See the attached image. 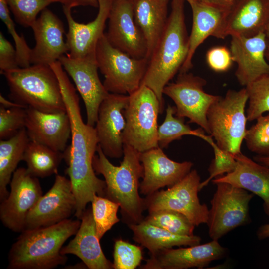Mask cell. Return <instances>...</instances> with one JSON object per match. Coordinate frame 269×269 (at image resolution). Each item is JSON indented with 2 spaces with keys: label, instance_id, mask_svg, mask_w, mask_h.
<instances>
[{
  "label": "cell",
  "instance_id": "cell-23",
  "mask_svg": "<svg viewBox=\"0 0 269 269\" xmlns=\"http://www.w3.org/2000/svg\"><path fill=\"white\" fill-rule=\"evenodd\" d=\"M192 11L193 23L189 36V50L180 72H187L193 64L197 48L209 36L224 39V29L228 11L197 0L189 2Z\"/></svg>",
  "mask_w": 269,
  "mask_h": 269
},
{
  "label": "cell",
  "instance_id": "cell-3",
  "mask_svg": "<svg viewBox=\"0 0 269 269\" xmlns=\"http://www.w3.org/2000/svg\"><path fill=\"white\" fill-rule=\"evenodd\" d=\"M184 0H172L166 27L149 59L141 84L150 88L156 95L160 114L164 109L163 89L180 71L188 53Z\"/></svg>",
  "mask_w": 269,
  "mask_h": 269
},
{
  "label": "cell",
  "instance_id": "cell-1",
  "mask_svg": "<svg viewBox=\"0 0 269 269\" xmlns=\"http://www.w3.org/2000/svg\"><path fill=\"white\" fill-rule=\"evenodd\" d=\"M54 71L71 122V143L63 152L64 159L68 166L65 173L69 176L76 201L74 216L80 219L95 194L105 197L106 183L96 176L93 166L98 145L95 127L83 121L78 96L67 73L60 66Z\"/></svg>",
  "mask_w": 269,
  "mask_h": 269
},
{
  "label": "cell",
  "instance_id": "cell-27",
  "mask_svg": "<svg viewBox=\"0 0 269 269\" xmlns=\"http://www.w3.org/2000/svg\"><path fill=\"white\" fill-rule=\"evenodd\" d=\"M169 0H135V22L146 41V58L149 59L166 27Z\"/></svg>",
  "mask_w": 269,
  "mask_h": 269
},
{
  "label": "cell",
  "instance_id": "cell-51",
  "mask_svg": "<svg viewBox=\"0 0 269 269\" xmlns=\"http://www.w3.org/2000/svg\"><path fill=\"white\" fill-rule=\"evenodd\" d=\"M132 0V1H134V0Z\"/></svg>",
  "mask_w": 269,
  "mask_h": 269
},
{
  "label": "cell",
  "instance_id": "cell-30",
  "mask_svg": "<svg viewBox=\"0 0 269 269\" xmlns=\"http://www.w3.org/2000/svg\"><path fill=\"white\" fill-rule=\"evenodd\" d=\"M63 159V152L29 140L22 160L25 162L27 169L32 175L38 178H45L57 174L59 166Z\"/></svg>",
  "mask_w": 269,
  "mask_h": 269
},
{
  "label": "cell",
  "instance_id": "cell-42",
  "mask_svg": "<svg viewBox=\"0 0 269 269\" xmlns=\"http://www.w3.org/2000/svg\"><path fill=\"white\" fill-rule=\"evenodd\" d=\"M20 67L17 51L11 43L0 32V69L3 72Z\"/></svg>",
  "mask_w": 269,
  "mask_h": 269
},
{
  "label": "cell",
  "instance_id": "cell-2",
  "mask_svg": "<svg viewBox=\"0 0 269 269\" xmlns=\"http://www.w3.org/2000/svg\"><path fill=\"white\" fill-rule=\"evenodd\" d=\"M93 160L95 173L101 174L106 183L105 197L120 205L123 218L128 224L144 220V199L138 192L139 180L143 176V167L140 152L124 144L123 159L120 166H115L108 159L98 145Z\"/></svg>",
  "mask_w": 269,
  "mask_h": 269
},
{
  "label": "cell",
  "instance_id": "cell-6",
  "mask_svg": "<svg viewBox=\"0 0 269 269\" xmlns=\"http://www.w3.org/2000/svg\"><path fill=\"white\" fill-rule=\"evenodd\" d=\"M248 101L246 88L229 90L210 107L207 114L209 134L219 148L234 156L241 153L247 131L245 108Z\"/></svg>",
  "mask_w": 269,
  "mask_h": 269
},
{
  "label": "cell",
  "instance_id": "cell-34",
  "mask_svg": "<svg viewBox=\"0 0 269 269\" xmlns=\"http://www.w3.org/2000/svg\"><path fill=\"white\" fill-rule=\"evenodd\" d=\"M91 203L96 233L100 240L106 232L119 221L117 212L120 205L97 194L94 195Z\"/></svg>",
  "mask_w": 269,
  "mask_h": 269
},
{
  "label": "cell",
  "instance_id": "cell-47",
  "mask_svg": "<svg viewBox=\"0 0 269 269\" xmlns=\"http://www.w3.org/2000/svg\"><path fill=\"white\" fill-rule=\"evenodd\" d=\"M254 160L260 164L269 167V156L257 155L254 157Z\"/></svg>",
  "mask_w": 269,
  "mask_h": 269
},
{
  "label": "cell",
  "instance_id": "cell-17",
  "mask_svg": "<svg viewBox=\"0 0 269 269\" xmlns=\"http://www.w3.org/2000/svg\"><path fill=\"white\" fill-rule=\"evenodd\" d=\"M226 248L218 240H212L203 244L189 247L164 249L151 254L142 269H186L196 267L203 269L213 261L223 257Z\"/></svg>",
  "mask_w": 269,
  "mask_h": 269
},
{
  "label": "cell",
  "instance_id": "cell-19",
  "mask_svg": "<svg viewBox=\"0 0 269 269\" xmlns=\"http://www.w3.org/2000/svg\"><path fill=\"white\" fill-rule=\"evenodd\" d=\"M267 38L264 32L251 37L231 36L230 50L237 65L235 76L247 86L259 77L269 74V64L265 52Z\"/></svg>",
  "mask_w": 269,
  "mask_h": 269
},
{
  "label": "cell",
  "instance_id": "cell-45",
  "mask_svg": "<svg viewBox=\"0 0 269 269\" xmlns=\"http://www.w3.org/2000/svg\"><path fill=\"white\" fill-rule=\"evenodd\" d=\"M257 236L259 240L269 238V223L260 226L257 231Z\"/></svg>",
  "mask_w": 269,
  "mask_h": 269
},
{
  "label": "cell",
  "instance_id": "cell-33",
  "mask_svg": "<svg viewBox=\"0 0 269 269\" xmlns=\"http://www.w3.org/2000/svg\"><path fill=\"white\" fill-rule=\"evenodd\" d=\"M144 220L178 235L192 236L195 226L184 215L172 210H161L149 213Z\"/></svg>",
  "mask_w": 269,
  "mask_h": 269
},
{
  "label": "cell",
  "instance_id": "cell-10",
  "mask_svg": "<svg viewBox=\"0 0 269 269\" xmlns=\"http://www.w3.org/2000/svg\"><path fill=\"white\" fill-rule=\"evenodd\" d=\"M200 177L192 170L181 180L165 190L156 191L144 199L149 213L161 210L179 212L195 226L207 223L209 209L201 204L198 196Z\"/></svg>",
  "mask_w": 269,
  "mask_h": 269
},
{
  "label": "cell",
  "instance_id": "cell-44",
  "mask_svg": "<svg viewBox=\"0 0 269 269\" xmlns=\"http://www.w3.org/2000/svg\"><path fill=\"white\" fill-rule=\"evenodd\" d=\"M223 10L229 11L238 0H200Z\"/></svg>",
  "mask_w": 269,
  "mask_h": 269
},
{
  "label": "cell",
  "instance_id": "cell-31",
  "mask_svg": "<svg viewBox=\"0 0 269 269\" xmlns=\"http://www.w3.org/2000/svg\"><path fill=\"white\" fill-rule=\"evenodd\" d=\"M176 107L168 105L162 124L158 127L157 140L159 147L166 148L173 141L180 139L184 135H193L203 139L208 143L212 140L211 136L206 135L201 128L195 130L184 123V118L175 116Z\"/></svg>",
  "mask_w": 269,
  "mask_h": 269
},
{
  "label": "cell",
  "instance_id": "cell-40",
  "mask_svg": "<svg viewBox=\"0 0 269 269\" xmlns=\"http://www.w3.org/2000/svg\"><path fill=\"white\" fill-rule=\"evenodd\" d=\"M210 145L213 149L214 158L208 169L209 177L200 183V191L212 179L233 171L236 166L237 162L234 155L219 148L214 141Z\"/></svg>",
  "mask_w": 269,
  "mask_h": 269
},
{
  "label": "cell",
  "instance_id": "cell-12",
  "mask_svg": "<svg viewBox=\"0 0 269 269\" xmlns=\"http://www.w3.org/2000/svg\"><path fill=\"white\" fill-rule=\"evenodd\" d=\"M10 186L8 196L0 202V219L5 227L21 233L29 212L43 195L42 190L38 177L22 167L14 172Z\"/></svg>",
  "mask_w": 269,
  "mask_h": 269
},
{
  "label": "cell",
  "instance_id": "cell-49",
  "mask_svg": "<svg viewBox=\"0 0 269 269\" xmlns=\"http://www.w3.org/2000/svg\"><path fill=\"white\" fill-rule=\"evenodd\" d=\"M266 59L269 60V40L267 39V47L265 52Z\"/></svg>",
  "mask_w": 269,
  "mask_h": 269
},
{
  "label": "cell",
  "instance_id": "cell-41",
  "mask_svg": "<svg viewBox=\"0 0 269 269\" xmlns=\"http://www.w3.org/2000/svg\"><path fill=\"white\" fill-rule=\"evenodd\" d=\"M206 61L209 67L217 72L227 71L233 62L230 49L223 46L210 49L206 53Z\"/></svg>",
  "mask_w": 269,
  "mask_h": 269
},
{
  "label": "cell",
  "instance_id": "cell-48",
  "mask_svg": "<svg viewBox=\"0 0 269 269\" xmlns=\"http://www.w3.org/2000/svg\"><path fill=\"white\" fill-rule=\"evenodd\" d=\"M264 32L265 34L267 39L269 40V19L266 25Z\"/></svg>",
  "mask_w": 269,
  "mask_h": 269
},
{
  "label": "cell",
  "instance_id": "cell-8",
  "mask_svg": "<svg viewBox=\"0 0 269 269\" xmlns=\"http://www.w3.org/2000/svg\"><path fill=\"white\" fill-rule=\"evenodd\" d=\"M96 61L104 76L103 85L110 93L130 95L141 86L149 60L134 58L113 47L105 33L98 41Z\"/></svg>",
  "mask_w": 269,
  "mask_h": 269
},
{
  "label": "cell",
  "instance_id": "cell-25",
  "mask_svg": "<svg viewBox=\"0 0 269 269\" xmlns=\"http://www.w3.org/2000/svg\"><path fill=\"white\" fill-rule=\"evenodd\" d=\"M235 158L237 162L235 169L212 179V183H227L258 196L263 201L264 212L269 216V167L241 152L235 155Z\"/></svg>",
  "mask_w": 269,
  "mask_h": 269
},
{
  "label": "cell",
  "instance_id": "cell-14",
  "mask_svg": "<svg viewBox=\"0 0 269 269\" xmlns=\"http://www.w3.org/2000/svg\"><path fill=\"white\" fill-rule=\"evenodd\" d=\"M134 1L112 0L105 35L115 48L133 58H144L147 55V43L134 20Z\"/></svg>",
  "mask_w": 269,
  "mask_h": 269
},
{
  "label": "cell",
  "instance_id": "cell-50",
  "mask_svg": "<svg viewBox=\"0 0 269 269\" xmlns=\"http://www.w3.org/2000/svg\"><path fill=\"white\" fill-rule=\"evenodd\" d=\"M186 0L187 1H188V2H191V1H195V0Z\"/></svg>",
  "mask_w": 269,
  "mask_h": 269
},
{
  "label": "cell",
  "instance_id": "cell-5",
  "mask_svg": "<svg viewBox=\"0 0 269 269\" xmlns=\"http://www.w3.org/2000/svg\"><path fill=\"white\" fill-rule=\"evenodd\" d=\"M1 74L7 81L12 101L42 112L66 111L59 80L50 65L32 64Z\"/></svg>",
  "mask_w": 269,
  "mask_h": 269
},
{
  "label": "cell",
  "instance_id": "cell-9",
  "mask_svg": "<svg viewBox=\"0 0 269 269\" xmlns=\"http://www.w3.org/2000/svg\"><path fill=\"white\" fill-rule=\"evenodd\" d=\"M207 224L210 237L218 240L233 229L250 220L249 204L254 194L225 182L215 184Z\"/></svg>",
  "mask_w": 269,
  "mask_h": 269
},
{
  "label": "cell",
  "instance_id": "cell-38",
  "mask_svg": "<svg viewBox=\"0 0 269 269\" xmlns=\"http://www.w3.org/2000/svg\"><path fill=\"white\" fill-rule=\"evenodd\" d=\"M26 108L0 106V138L8 139L25 128Z\"/></svg>",
  "mask_w": 269,
  "mask_h": 269
},
{
  "label": "cell",
  "instance_id": "cell-7",
  "mask_svg": "<svg viewBox=\"0 0 269 269\" xmlns=\"http://www.w3.org/2000/svg\"><path fill=\"white\" fill-rule=\"evenodd\" d=\"M160 106L155 93L142 85L129 95L124 110L126 121L123 132L124 144L143 152L158 147L157 119Z\"/></svg>",
  "mask_w": 269,
  "mask_h": 269
},
{
  "label": "cell",
  "instance_id": "cell-37",
  "mask_svg": "<svg viewBox=\"0 0 269 269\" xmlns=\"http://www.w3.org/2000/svg\"><path fill=\"white\" fill-rule=\"evenodd\" d=\"M114 269H134L143 259L141 247L122 239L115 240L113 253Z\"/></svg>",
  "mask_w": 269,
  "mask_h": 269
},
{
  "label": "cell",
  "instance_id": "cell-46",
  "mask_svg": "<svg viewBox=\"0 0 269 269\" xmlns=\"http://www.w3.org/2000/svg\"><path fill=\"white\" fill-rule=\"evenodd\" d=\"M0 105L6 108H11L14 107H23L26 108L22 105L19 104L12 101V100H9L6 99L1 95V94H0Z\"/></svg>",
  "mask_w": 269,
  "mask_h": 269
},
{
  "label": "cell",
  "instance_id": "cell-29",
  "mask_svg": "<svg viewBox=\"0 0 269 269\" xmlns=\"http://www.w3.org/2000/svg\"><path fill=\"white\" fill-rule=\"evenodd\" d=\"M29 141L25 128L13 136L0 141V201L7 198V185L17 169Z\"/></svg>",
  "mask_w": 269,
  "mask_h": 269
},
{
  "label": "cell",
  "instance_id": "cell-43",
  "mask_svg": "<svg viewBox=\"0 0 269 269\" xmlns=\"http://www.w3.org/2000/svg\"><path fill=\"white\" fill-rule=\"evenodd\" d=\"M54 2H59L63 6H67L72 8L77 6H90L94 7H98V0H52Z\"/></svg>",
  "mask_w": 269,
  "mask_h": 269
},
{
  "label": "cell",
  "instance_id": "cell-28",
  "mask_svg": "<svg viewBox=\"0 0 269 269\" xmlns=\"http://www.w3.org/2000/svg\"><path fill=\"white\" fill-rule=\"evenodd\" d=\"M128 226L133 233V239L147 248L151 254L174 246L196 245L201 241L199 236L174 234L144 220L139 223L129 224Z\"/></svg>",
  "mask_w": 269,
  "mask_h": 269
},
{
  "label": "cell",
  "instance_id": "cell-18",
  "mask_svg": "<svg viewBox=\"0 0 269 269\" xmlns=\"http://www.w3.org/2000/svg\"><path fill=\"white\" fill-rule=\"evenodd\" d=\"M140 160L144 171L140 192L146 196L177 183L191 171L193 165L190 161L172 160L159 146L140 152Z\"/></svg>",
  "mask_w": 269,
  "mask_h": 269
},
{
  "label": "cell",
  "instance_id": "cell-4",
  "mask_svg": "<svg viewBox=\"0 0 269 269\" xmlns=\"http://www.w3.org/2000/svg\"><path fill=\"white\" fill-rule=\"evenodd\" d=\"M80 219H67L57 224L21 232L8 254L9 269H51L68 259L61 250L77 232Z\"/></svg>",
  "mask_w": 269,
  "mask_h": 269
},
{
  "label": "cell",
  "instance_id": "cell-20",
  "mask_svg": "<svg viewBox=\"0 0 269 269\" xmlns=\"http://www.w3.org/2000/svg\"><path fill=\"white\" fill-rule=\"evenodd\" d=\"M25 128L30 141L61 152L67 148L71 125L67 111L48 113L27 108Z\"/></svg>",
  "mask_w": 269,
  "mask_h": 269
},
{
  "label": "cell",
  "instance_id": "cell-26",
  "mask_svg": "<svg viewBox=\"0 0 269 269\" xmlns=\"http://www.w3.org/2000/svg\"><path fill=\"white\" fill-rule=\"evenodd\" d=\"M269 19V0H238L229 10L225 37H251L264 32Z\"/></svg>",
  "mask_w": 269,
  "mask_h": 269
},
{
  "label": "cell",
  "instance_id": "cell-36",
  "mask_svg": "<svg viewBox=\"0 0 269 269\" xmlns=\"http://www.w3.org/2000/svg\"><path fill=\"white\" fill-rule=\"evenodd\" d=\"M15 19L25 27H31L38 14L50 4L52 0H6Z\"/></svg>",
  "mask_w": 269,
  "mask_h": 269
},
{
  "label": "cell",
  "instance_id": "cell-24",
  "mask_svg": "<svg viewBox=\"0 0 269 269\" xmlns=\"http://www.w3.org/2000/svg\"><path fill=\"white\" fill-rule=\"evenodd\" d=\"M75 237L61 250L62 255L72 254L79 258L89 269H112L113 263L105 257L97 236L92 208L83 212Z\"/></svg>",
  "mask_w": 269,
  "mask_h": 269
},
{
  "label": "cell",
  "instance_id": "cell-15",
  "mask_svg": "<svg viewBox=\"0 0 269 269\" xmlns=\"http://www.w3.org/2000/svg\"><path fill=\"white\" fill-rule=\"evenodd\" d=\"M129 101L128 95L109 93L100 105L95 129L98 145L107 157L119 158L123 155L124 110Z\"/></svg>",
  "mask_w": 269,
  "mask_h": 269
},
{
  "label": "cell",
  "instance_id": "cell-35",
  "mask_svg": "<svg viewBox=\"0 0 269 269\" xmlns=\"http://www.w3.org/2000/svg\"><path fill=\"white\" fill-rule=\"evenodd\" d=\"M247 130L244 140L248 149L259 156H269V112L261 115Z\"/></svg>",
  "mask_w": 269,
  "mask_h": 269
},
{
  "label": "cell",
  "instance_id": "cell-22",
  "mask_svg": "<svg viewBox=\"0 0 269 269\" xmlns=\"http://www.w3.org/2000/svg\"><path fill=\"white\" fill-rule=\"evenodd\" d=\"M113 0H98V12L95 19L84 24L76 21L71 13V8L63 6V11L68 26L66 43L67 54L72 58H82L96 53L99 40L104 34L106 22Z\"/></svg>",
  "mask_w": 269,
  "mask_h": 269
},
{
  "label": "cell",
  "instance_id": "cell-21",
  "mask_svg": "<svg viewBox=\"0 0 269 269\" xmlns=\"http://www.w3.org/2000/svg\"><path fill=\"white\" fill-rule=\"evenodd\" d=\"M31 28L36 44L31 49V64L50 65L68 53L63 24L50 10L44 9Z\"/></svg>",
  "mask_w": 269,
  "mask_h": 269
},
{
  "label": "cell",
  "instance_id": "cell-16",
  "mask_svg": "<svg viewBox=\"0 0 269 269\" xmlns=\"http://www.w3.org/2000/svg\"><path fill=\"white\" fill-rule=\"evenodd\" d=\"M76 206L69 179L57 174L52 187L29 212L25 230L46 227L69 219L75 213Z\"/></svg>",
  "mask_w": 269,
  "mask_h": 269
},
{
  "label": "cell",
  "instance_id": "cell-11",
  "mask_svg": "<svg viewBox=\"0 0 269 269\" xmlns=\"http://www.w3.org/2000/svg\"><path fill=\"white\" fill-rule=\"evenodd\" d=\"M206 83L204 79L192 73L180 72L175 82L168 83L163 93L174 102L176 116L188 118V123L197 124L209 134L207 112L221 96L205 92Z\"/></svg>",
  "mask_w": 269,
  "mask_h": 269
},
{
  "label": "cell",
  "instance_id": "cell-13",
  "mask_svg": "<svg viewBox=\"0 0 269 269\" xmlns=\"http://www.w3.org/2000/svg\"><path fill=\"white\" fill-rule=\"evenodd\" d=\"M80 94L86 109L87 124L94 127L100 104L110 93L99 77L96 53L82 58H72L67 54L59 59Z\"/></svg>",
  "mask_w": 269,
  "mask_h": 269
},
{
  "label": "cell",
  "instance_id": "cell-32",
  "mask_svg": "<svg viewBox=\"0 0 269 269\" xmlns=\"http://www.w3.org/2000/svg\"><path fill=\"white\" fill-rule=\"evenodd\" d=\"M248 95L247 120H256L269 112V74L264 75L246 86Z\"/></svg>",
  "mask_w": 269,
  "mask_h": 269
},
{
  "label": "cell",
  "instance_id": "cell-39",
  "mask_svg": "<svg viewBox=\"0 0 269 269\" xmlns=\"http://www.w3.org/2000/svg\"><path fill=\"white\" fill-rule=\"evenodd\" d=\"M0 18L6 25L14 41L19 67L23 68L30 66L32 49L28 46L23 36L19 35L17 33L14 23L10 16L9 8L6 0H0Z\"/></svg>",
  "mask_w": 269,
  "mask_h": 269
}]
</instances>
